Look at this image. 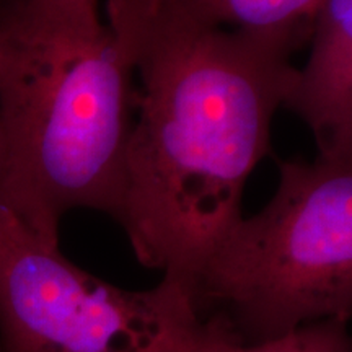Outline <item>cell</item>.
<instances>
[{
  "label": "cell",
  "mask_w": 352,
  "mask_h": 352,
  "mask_svg": "<svg viewBox=\"0 0 352 352\" xmlns=\"http://www.w3.org/2000/svg\"><path fill=\"white\" fill-rule=\"evenodd\" d=\"M308 43L284 107L307 122L321 155L352 152V0H324Z\"/></svg>",
  "instance_id": "5"
},
{
  "label": "cell",
  "mask_w": 352,
  "mask_h": 352,
  "mask_svg": "<svg viewBox=\"0 0 352 352\" xmlns=\"http://www.w3.org/2000/svg\"><path fill=\"white\" fill-rule=\"evenodd\" d=\"M65 12L76 13L88 19H100L98 15V0H41Z\"/></svg>",
  "instance_id": "8"
},
{
  "label": "cell",
  "mask_w": 352,
  "mask_h": 352,
  "mask_svg": "<svg viewBox=\"0 0 352 352\" xmlns=\"http://www.w3.org/2000/svg\"><path fill=\"white\" fill-rule=\"evenodd\" d=\"M182 280L126 290L80 270L0 201V352H214Z\"/></svg>",
  "instance_id": "4"
},
{
  "label": "cell",
  "mask_w": 352,
  "mask_h": 352,
  "mask_svg": "<svg viewBox=\"0 0 352 352\" xmlns=\"http://www.w3.org/2000/svg\"><path fill=\"white\" fill-rule=\"evenodd\" d=\"M204 23L258 36L285 39L303 47L324 0H178Z\"/></svg>",
  "instance_id": "6"
},
{
  "label": "cell",
  "mask_w": 352,
  "mask_h": 352,
  "mask_svg": "<svg viewBox=\"0 0 352 352\" xmlns=\"http://www.w3.org/2000/svg\"><path fill=\"white\" fill-rule=\"evenodd\" d=\"M214 352H352L347 323L336 320L305 324L277 340L253 346L222 342Z\"/></svg>",
  "instance_id": "7"
},
{
  "label": "cell",
  "mask_w": 352,
  "mask_h": 352,
  "mask_svg": "<svg viewBox=\"0 0 352 352\" xmlns=\"http://www.w3.org/2000/svg\"><path fill=\"white\" fill-rule=\"evenodd\" d=\"M215 338L253 346L352 315V152L279 165L270 204L239 219L186 283Z\"/></svg>",
  "instance_id": "3"
},
{
  "label": "cell",
  "mask_w": 352,
  "mask_h": 352,
  "mask_svg": "<svg viewBox=\"0 0 352 352\" xmlns=\"http://www.w3.org/2000/svg\"><path fill=\"white\" fill-rule=\"evenodd\" d=\"M139 74L118 222L135 258L186 283L241 219L297 69V44L204 23L178 0H108Z\"/></svg>",
  "instance_id": "1"
},
{
  "label": "cell",
  "mask_w": 352,
  "mask_h": 352,
  "mask_svg": "<svg viewBox=\"0 0 352 352\" xmlns=\"http://www.w3.org/2000/svg\"><path fill=\"white\" fill-rule=\"evenodd\" d=\"M3 160H6V153H3V138H2V127H0V189H2V179H3Z\"/></svg>",
  "instance_id": "9"
},
{
  "label": "cell",
  "mask_w": 352,
  "mask_h": 352,
  "mask_svg": "<svg viewBox=\"0 0 352 352\" xmlns=\"http://www.w3.org/2000/svg\"><path fill=\"white\" fill-rule=\"evenodd\" d=\"M124 44L100 19L41 0H0V201L59 245L72 209L116 217L134 120Z\"/></svg>",
  "instance_id": "2"
}]
</instances>
